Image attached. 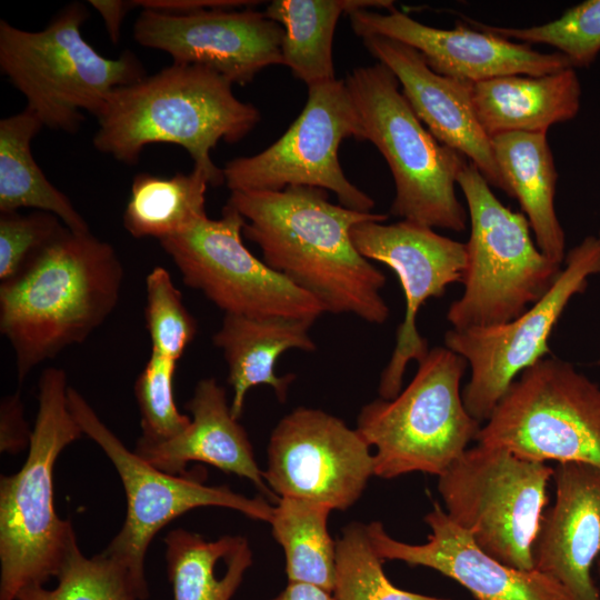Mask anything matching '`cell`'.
Wrapping results in <instances>:
<instances>
[{"mask_svg":"<svg viewBox=\"0 0 600 600\" xmlns=\"http://www.w3.org/2000/svg\"><path fill=\"white\" fill-rule=\"evenodd\" d=\"M228 206L244 219L242 236L262 260L318 300L326 312L383 324L390 309L381 291L386 276L354 247L358 223L387 214L359 212L329 200L327 190L290 186L280 191H231Z\"/></svg>","mask_w":600,"mask_h":600,"instance_id":"6da1fadb","label":"cell"},{"mask_svg":"<svg viewBox=\"0 0 600 600\" xmlns=\"http://www.w3.org/2000/svg\"><path fill=\"white\" fill-rule=\"evenodd\" d=\"M123 278L112 244L64 227L19 274L0 282V332L12 348L19 382L102 326Z\"/></svg>","mask_w":600,"mask_h":600,"instance_id":"7a4b0ae2","label":"cell"},{"mask_svg":"<svg viewBox=\"0 0 600 600\" xmlns=\"http://www.w3.org/2000/svg\"><path fill=\"white\" fill-rule=\"evenodd\" d=\"M97 119L93 146L100 152L131 164L148 144H177L217 187L224 183V176L211 151L220 140L234 143L246 138L261 116L258 108L233 94L232 83L221 74L172 62L116 89Z\"/></svg>","mask_w":600,"mask_h":600,"instance_id":"3957f363","label":"cell"},{"mask_svg":"<svg viewBox=\"0 0 600 600\" xmlns=\"http://www.w3.org/2000/svg\"><path fill=\"white\" fill-rule=\"evenodd\" d=\"M64 370L46 368L38 380V412L21 469L0 480V600L57 577L77 539L53 503V469L61 451L83 434L68 406Z\"/></svg>","mask_w":600,"mask_h":600,"instance_id":"277c9868","label":"cell"},{"mask_svg":"<svg viewBox=\"0 0 600 600\" xmlns=\"http://www.w3.org/2000/svg\"><path fill=\"white\" fill-rule=\"evenodd\" d=\"M89 18L79 2L66 6L41 31L0 21V69L27 100V107L53 130L73 133L87 111L96 117L118 88L146 77L129 50L101 56L81 34Z\"/></svg>","mask_w":600,"mask_h":600,"instance_id":"5b68a950","label":"cell"},{"mask_svg":"<svg viewBox=\"0 0 600 600\" xmlns=\"http://www.w3.org/2000/svg\"><path fill=\"white\" fill-rule=\"evenodd\" d=\"M457 184L467 202L470 237L463 292L447 320L456 330L506 323L549 291L562 264L542 253L527 217L506 207L473 163H464Z\"/></svg>","mask_w":600,"mask_h":600,"instance_id":"8992f818","label":"cell"},{"mask_svg":"<svg viewBox=\"0 0 600 600\" xmlns=\"http://www.w3.org/2000/svg\"><path fill=\"white\" fill-rule=\"evenodd\" d=\"M344 82L366 141L374 144L391 171L396 194L390 213L432 229L464 231L468 214L456 186L468 160L423 127L384 64L354 68Z\"/></svg>","mask_w":600,"mask_h":600,"instance_id":"52a82bcc","label":"cell"},{"mask_svg":"<svg viewBox=\"0 0 600 600\" xmlns=\"http://www.w3.org/2000/svg\"><path fill=\"white\" fill-rule=\"evenodd\" d=\"M467 367L461 356L434 347L396 398L361 408L356 429L376 449L374 476L439 477L476 440L482 423L466 409L460 387Z\"/></svg>","mask_w":600,"mask_h":600,"instance_id":"ba28073f","label":"cell"},{"mask_svg":"<svg viewBox=\"0 0 600 600\" xmlns=\"http://www.w3.org/2000/svg\"><path fill=\"white\" fill-rule=\"evenodd\" d=\"M554 469L477 443L438 477L448 517L488 554L532 570L533 546Z\"/></svg>","mask_w":600,"mask_h":600,"instance_id":"9c48e42d","label":"cell"},{"mask_svg":"<svg viewBox=\"0 0 600 600\" xmlns=\"http://www.w3.org/2000/svg\"><path fill=\"white\" fill-rule=\"evenodd\" d=\"M474 441L522 459L600 469V386L548 356L511 383Z\"/></svg>","mask_w":600,"mask_h":600,"instance_id":"30bf717a","label":"cell"},{"mask_svg":"<svg viewBox=\"0 0 600 600\" xmlns=\"http://www.w3.org/2000/svg\"><path fill=\"white\" fill-rule=\"evenodd\" d=\"M68 406L83 434L92 439L114 466L127 498V516L118 534L103 550L126 566L142 600L149 596L144 559L153 537L173 519L199 507H222L269 523L273 506L264 498H248L228 486H206L186 474H171L148 463L101 421L72 387Z\"/></svg>","mask_w":600,"mask_h":600,"instance_id":"8fae6325","label":"cell"},{"mask_svg":"<svg viewBox=\"0 0 600 600\" xmlns=\"http://www.w3.org/2000/svg\"><path fill=\"white\" fill-rule=\"evenodd\" d=\"M366 141L363 127L343 80L308 87L306 104L288 128L261 152L224 166L230 191H280L308 186L332 191L339 204L371 212L374 200L344 174L338 158L341 142Z\"/></svg>","mask_w":600,"mask_h":600,"instance_id":"7c38bea8","label":"cell"},{"mask_svg":"<svg viewBox=\"0 0 600 600\" xmlns=\"http://www.w3.org/2000/svg\"><path fill=\"white\" fill-rule=\"evenodd\" d=\"M244 222L236 209L226 204L219 219L207 216L187 231L159 243L184 284L200 291L224 314L314 322L326 312L322 304L244 246Z\"/></svg>","mask_w":600,"mask_h":600,"instance_id":"4fadbf2b","label":"cell"},{"mask_svg":"<svg viewBox=\"0 0 600 600\" xmlns=\"http://www.w3.org/2000/svg\"><path fill=\"white\" fill-rule=\"evenodd\" d=\"M564 267L549 291L521 316L498 326L450 329L444 347L470 367L462 390L468 412L486 422L511 383L529 367L550 356L549 339L571 299L600 274V240L588 236L566 254Z\"/></svg>","mask_w":600,"mask_h":600,"instance_id":"5bb4252c","label":"cell"},{"mask_svg":"<svg viewBox=\"0 0 600 600\" xmlns=\"http://www.w3.org/2000/svg\"><path fill=\"white\" fill-rule=\"evenodd\" d=\"M374 476L370 447L341 419L298 407L271 432L263 478L279 498L290 497L346 510Z\"/></svg>","mask_w":600,"mask_h":600,"instance_id":"9a60e30c","label":"cell"},{"mask_svg":"<svg viewBox=\"0 0 600 600\" xmlns=\"http://www.w3.org/2000/svg\"><path fill=\"white\" fill-rule=\"evenodd\" d=\"M351 238L364 258L383 263L396 273L404 296V318L378 387L380 398L390 400L402 390L408 364L412 360L419 363L430 350L418 331L417 317L429 299L440 298L449 286L462 282L466 243L409 220L390 224L364 221L352 228Z\"/></svg>","mask_w":600,"mask_h":600,"instance_id":"2e32d148","label":"cell"},{"mask_svg":"<svg viewBox=\"0 0 600 600\" xmlns=\"http://www.w3.org/2000/svg\"><path fill=\"white\" fill-rule=\"evenodd\" d=\"M133 36L142 47L167 52L174 63L206 67L232 84L246 86L264 68L282 64L283 28L251 8L182 14L142 10Z\"/></svg>","mask_w":600,"mask_h":600,"instance_id":"e0dca14e","label":"cell"},{"mask_svg":"<svg viewBox=\"0 0 600 600\" xmlns=\"http://www.w3.org/2000/svg\"><path fill=\"white\" fill-rule=\"evenodd\" d=\"M349 19L360 38L380 36L404 43L438 74L470 83L508 74L543 76L572 67L560 52L543 53L459 21L454 29L433 28L394 8L387 13L360 9Z\"/></svg>","mask_w":600,"mask_h":600,"instance_id":"ac0fdd59","label":"cell"},{"mask_svg":"<svg viewBox=\"0 0 600 600\" xmlns=\"http://www.w3.org/2000/svg\"><path fill=\"white\" fill-rule=\"evenodd\" d=\"M424 522L430 534L423 544L393 539L379 521L368 523L367 531L382 560L433 569L457 581L476 600H570L563 587L549 576L509 567L484 552L438 502L424 516Z\"/></svg>","mask_w":600,"mask_h":600,"instance_id":"d6986e66","label":"cell"},{"mask_svg":"<svg viewBox=\"0 0 600 600\" xmlns=\"http://www.w3.org/2000/svg\"><path fill=\"white\" fill-rule=\"evenodd\" d=\"M366 49L397 78L412 110L443 146L473 163L490 187L506 192L491 139L480 126L471 83L434 72L413 48L380 37L361 38Z\"/></svg>","mask_w":600,"mask_h":600,"instance_id":"ffe728a7","label":"cell"},{"mask_svg":"<svg viewBox=\"0 0 600 600\" xmlns=\"http://www.w3.org/2000/svg\"><path fill=\"white\" fill-rule=\"evenodd\" d=\"M554 502L533 546V568L559 582L570 600H600L591 568L600 557V469L560 462Z\"/></svg>","mask_w":600,"mask_h":600,"instance_id":"44dd1931","label":"cell"},{"mask_svg":"<svg viewBox=\"0 0 600 600\" xmlns=\"http://www.w3.org/2000/svg\"><path fill=\"white\" fill-rule=\"evenodd\" d=\"M186 409L189 427L180 434L159 442L138 440L134 452L151 466L171 474H186L190 461L209 463L224 472L249 479L278 502L259 468L247 431L231 413L226 390L214 378L198 381Z\"/></svg>","mask_w":600,"mask_h":600,"instance_id":"7402d4cb","label":"cell"},{"mask_svg":"<svg viewBox=\"0 0 600 600\" xmlns=\"http://www.w3.org/2000/svg\"><path fill=\"white\" fill-rule=\"evenodd\" d=\"M313 323L287 317L224 314L212 342L221 349L228 367V383L233 391L230 407L236 419L242 413L248 391L256 386L268 384L280 401L286 400L296 376H277L276 363L290 349H317L310 336Z\"/></svg>","mask_w":600,"mask_h":600,"instance_id":"603a6c76","label":"cell"},{"mask_svg":"<svg viewBox=\"0 0 600 600\" xmlns=\"http://www.w3.org/2000/svg\"><path fill=\"white\" fill-rule=\"evenodd\" d=\"M477 119L491 138L547 132L579 113L581 83L574 68L543 74H508L471 83Z\"/></svg>","mask_w":600,"mask_h":600,"instance_id":"cb8c5ba5","label":"cell"},{"mask_svg":"<svg viewBox=\"0 0 600 600\" xmlns=\"http://www.w3.org/2000/svg\"><path fill=\"white\" fill-rule=\"evenodd\" d=\"M506 193L517 199L538 248L562 264L566 237L554 208L558 172L547 132H508L491 137Z\"/></svg>","mask_w":600,"mask_h":600,"instance_id":"d4e9b609","label":"cell"},{"mask_svg":"<svg viewBox=\"0 0 600 600\" xmlns=\"http://www.w3.org/2000/svg\"><path fill=\"white\" fill-rule=\"evenodd\" d=\"M360 9L392 10L390 0H273L266 16L283 28L282 64L311 87L336 80L332 58L339 18Z\"/></svg>","mask_w":600,"mask_h":600,"instance_id":"484cf974","label":"cell"},{"mask_svg":"<svg viewBox=\"0 0 600 600\" xmlns=\"http://www.w3.org/2000/svg\"><path fill=\"white\" fill-rule=\"evenodd\" d=\"M164 544L173 600H231L252 564L249 542L241 536L207 541L179 528L167 533Z\"/></svg>","mask_w":600,"mask_h":600,"instance_id":"4316f807","label":"cell"},{"mask_svg":"<svg viewBox=\"0 0 600 600\" xmlns=\"http://www.w3.org/2000/svg\"><path fill=\"white\" fill-rule=\"evenodd\" d=\"M44 126L28 108L0 120V213L31 208L57 216L77 232L90 231L70 199L44 176L31 141Z\"/></svg>","mask_w":600,"mask_h":600,"instance_id":"83f0119b","label":"cell"},{"mask_svg":"<svg viewBox=\"0 0 600 600\" xmlns=\"http://www.w3.org/2000/svg\"><path fill=\"white\" fill-rule=\"evenodd\" d=\"M207 174L197 168L162 178L147 172L137 174L123 212L124 229L137 239L159 241L187 231L207 217Z\"/></svg>","mask_w":600,"mask_h":600,"instance_id":"f1b7e54d","label":"cell"},{"mask_svg":"<svg viewBox=\"0 0 600 600\" xmlns=\"http://www.w3.org/2000/svg\"><path fill=\"white\" fill-rule=\"evenodd\" d=\"M331 509L324 504L279 498L269 521L286 556L289 582L310 583L329 592L336 573V541L328 530Z\"/></svg>","mask_w":600,"mask_h":600,"instance_id":"f546056e","label":"cell"},{"mask_svg":"<svg viewBox=\"0 0 600 600\" xmlns=\"http://www.w3.org/2000/svg\"><path fill=\"white\" fill-rule=\"evenodd\" d=\"M56 578V588H27L17 600H142L123 563L104 551L91 558L83 556L77 539Z\"/></svg>","mask_w":600,"mask_h":600,"instance_id":"4dcf8cb0","label":"cell"},{"mask_svg":"<svg viewBox=\"0 0 600 600\" xmlns=\"http://www.w3.org/2000/svg\"><path fill=\"white\" fill-rule=\"evenodd\" d=\"M367 524L351 522L336 541L332 594L337 600H450L399 589L384 574Z\"/></svg>","mask_w":600,"mask_h":600,"instance_id":"1f68e13d","label":"cell"},{"mask_svg":"<svg viewBox=\"0 0 600 600\" xmlns=\"http://www.w3.org/2000/svg\"><path fill=\"white\" fill-rule=\"evenodd\" d=\"M468 23L516 42L550 46L574 69L589 67L600 52V0H586L554 20L527 28L488 26L473 20Z\"/></svg>","mask_w":600,"mask_h":600,"instance_id":"d6a6232c","label":"cell"},{"mask_svg":"<svg viewBox=\"0 0 600 600\" xmlns=\"http://www.w3.org/2000/svg\"><path fill=\"white\" fill-rule=\"evenodd\" d=\"M144 320L151 352L176 362L197 334L196 319L162 267L153 268L146 278Z\"/></svg>","mask_w":600,"mask_h":600,"instance_id":"836d02e7","label":"cell"},{"mask_svg":"<svg viewBox=\"0 0 600 600\" xmlns=\"http://www.w3.org/2000/svg\"><path fill=\"white\" fill-rule=\"evenodd\" d=\"M176 361L156 353L150 354L134 383V396L141 417L142 436L146 442H159L183 432L191 418L182 414L176 404L173 381Z\"/></svg>","mask_w":600,"mask_h":600,"instance_id":"e575fe53","label":"cell"},{"mask_svg":"<svg viewBox=\"0 0 600 600\" xmlns=\"http://www.w3.org/2000/svg\"><path fill=\"white\" fill-rule=\"evenodd\" d=\"M54 214L33 210L0 214V282L19 274L64 229Z\"/></svg>","mask_w":600,"mask_h":600,"instance_id":"d590c367","label":"cell"},{"mask_svg":"<svg viewBox=\"0 0 600 600\" xmlns=\"http://www.w3.org/2000/svg\"><path fill=\"white\" fill-rule=\"evenodd\" d=\"M32 430L24 418V407L19 392L6 396L0 404V448L2 452L17 453L29 446Z\"/></svg>","mask_w":600,"mask_h":600,"instance_id":"8d00e7d4","label":"cell"},{"mask_svg":"<svg viewBox=\"0 0 600 600\" xmlns=\"http://www.w3.org/2000/svg\"><path fill=\"white\" fill-rule=\"evenodd\" d=\"M133 8L157 12L182 14L207 9H238L251 8L261 1L247 0H136L131 1Z\"/></svg>","mask_w":600,"mask_h":600,"instance_id":"74e56055","label":"cell"},{"mask_svg":"<svg viewBox=\"0 0 600 600\" xmlns=\"http://www.w3.org/2000/svg\"><path fill=\"white\" fill-rule=\"evenodd\" d=\"M89 2L102 17L111 42L117 43L120 39L123 18L133 8L131 1L90 0Z\"/></svg>","mask_w":600,"mask_h":600,"instance_id":"f35d334b","label":"cell"},{"mask_svg":"<svg viewBox=\"0 0 600 600\" xmlns=\"http://www.w3.org/2000/svg\"><path fill=\"white\" fill-rule=\"evenodd\" d=\"M270 600H337L332 592L320 587L302 583L288 582L287 587Z\"/></svg>","mask_w":600,"mask_h":600,"instance_id":"ab89813d","label":"cell"},{"mask_svg":"<svg viewBox=\"0 0 600 600\" xmlns=\"http://www.w3.org/2000/svg\"><path fill=\"white\" fill-rule=\"evenodd\" d=\"M597 568H598V572H599V574H600V557H599L598 560H597Z\"/></svg>","mask_w":600,"mask_h":600,"instance_id":"60d3db41","label":"cell"},{"mask_svg":"<svg viewBox=\"0 0 600 600\" xmlns=\"http://www.w3.org/2000/svg\"><path fill=\"white\" fill-rule=\"evenodd\" d=\"M599 240H600V230H599V236H598Z\"/></svg>","mask_w":600,"mask_h":600,"instance_id":"b9f144b4","label":"cell"}]
</instances>
